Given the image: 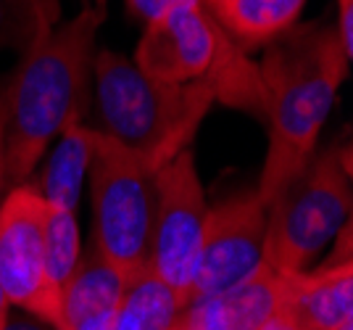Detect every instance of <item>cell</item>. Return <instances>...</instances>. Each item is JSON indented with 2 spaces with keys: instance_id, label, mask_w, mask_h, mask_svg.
<instances>
[{
  "instance_id": "cell-1",
  "label": "cell",
  "mask_w": 353,
  "mask_h": 330,
  "mask_svg": "<svg viewBox=\"0 0 353 330\" xmlns=\"http://www.w3.org/2000/svg\"><path fill=\"white\" fill-rule=\"evenodd\" d=\"M108 0H92L40 40L3 85L6 98V188L30 180L50 140L88 106L95 37Z\"/></svg>"
},
{
  "instance_id": "cell-2",
  "label": "cell",
  "mask_w": 353,
  "mask_h": 330,
  "mask_svg": "<svg viewBox=\"0 0 353 330\" xmlns=\"http://www.w3.org/2000/svg\"><path fill=\"white\" fill-rule=\"evenodd\" d=\"M348 61L338 30L322 24L290 27L266 48L259 77L266 90L269 151L256 185L266 206L314 156Z\"/></svg>"
},
{
  "instance_id": "cell-3",
  "label": "cell",
  "mask_w": 353,
  "mask_h": 330,
  "mask_svg": "<svg viewBox=\"0 0 353 330\" xmlns=\"http://www.w3.org/2000/svg\"><path fill=\"white\" fill-rule=\"evenodd\" d=\"M92 75L105 122L101 133L143 153L153 169H161L179 151L190 148L188 143L216 101L211 79L185 85L159 82L117 50L95 53Z\"/></svg>"
},
{
  "instance_id": "cell-4",
  "label": "cell",
  "mask_w": 353,
  "mask_h": 330,
  "mask_svg": "<svg viewBox=\"0 0 353 330\" xmlns=\"http://www.w3.org/2000/svg\"><path fill=\"white\" fill-rule=\"evenodd\" d=\"M348 148L322 151L266 206L264 264L303 272L351 214Z\"/></svg>"
},
{
  "instance_id": "cell-5",
  "label": "cell",
  "mask_w": 353,
  "mask_h": 330,
  "mask_svg": "<svg viewBox=\"0 0 353 330\" xmlns=\"http://www.w3.org/2000/svg\"><path fill=\"white\" fill-rule=\"evenodd\" d=\"M88 172L95 251L130 280L148 267L156 169L143 153L95 130Z\"/></svg>"
},
{
  "instance_id": "cell-6",
  "label": "cell",
  "mask_w": 353,
  "mask_h": 330,
  "mask_svg": "<svg viewBox=\"0 0 353 330\" xmlns=\"http://www.w3.org/2000/svg\"><path fill=\"white\" fill-rule=\"evenodd\" d=\"M206 195L190 148L179 151L153 175V222L148 270L188 304L192 270L206 225Z\"/></svg>"
},
{
  "instance_id": "cell-7",
  "label": "cell",
  "mask_w": 353,
  "mask_h": 330,
  "mask_svg": "<svg viewBox=\"0 0 353 330\" xmlns=\"http://www.w3.org/2000/svg\"><path fill=\"white\" fill-rule=\"evenodd\" d=\"M45 211L30 182L0 201V288L11 304L61 330V291L45 270Z\"/></svg>"
},
{
  "instance_id": "cell-8",
  "label": "cell",
  "mask_w": 353,
  "mask_h": 330,
  "mask_svg": "<svg viewBox=\"0 0 353 330\" xmlns=\"http://www.w3.org/2000/svg\"><path fill=\"white\" fill-rule=\"evenodd\" d=\"M266 204L256 191L237 193L208 209L188 301L227 291L264 262Z\"/></svg>"
},
{
  "instance_id": "cell-9",
  "label": "cell",
  "mask_w": 353,
  "mask_h": 330,
  "mask_svg": "<svg viewBox=\"0 0 353 330\" xmlns=\"http://www.w3.org/2000/svg\"><path fill=\"white\" fill-rule=\"evenodd\" d=\"M282 272L259 264L243 283L188 301L172 330H261L280 312Z\"/></svg>"
},
{
  "instance_id": "cell-10",
  "label": "cell",
  "mask_w": 353,
  "mask_h": 330,
  "mask_svg": "<svg viewBox=\"0 0 353 330\" xmlns=\"http://www.w3.org/2000/svg\"><path fill=\"white\" fill-rule=\"evenodd\" d=\"M280 315L301 330H335L353 320V264L327 262L311 272H282Z\"/></svg>"
},
{
  "instance_id": "cell-11",
  "label": "cell",
  "mask_w": 353,
  "mask_h": 330,
  "mask_svg": "<svg viewBox=\"0 0 353 330\" xmlns=\"http://www.w3.org/2000/svg\"><path fill=\"white\" fill-rule=\"evenodd\" d=\"M124 285L127 278L92 251L61 288V330H114Z\"/></svg>"
},
{
  "instance_id": "cell-12",
  "label": "cell",
  "mask_w": 353,
  "mask_h": 330,
  "mask_svg": "<svg viewBox=\"0 0 353 330\" xmlns=\"http://www.w3.org/2000/svg\"><path fill=\"white\" fill-rule=\"evenodd\" d=\"M208 16L216 21L243 53L269 46L295 27L306 0H201Z\"/></svg>"
},
{
  "instance_id": "cell-13",
  "label": "cell",
  "mask_w": 353,
  "mask_h": 330,
  "mask_svg": "<svg viewBox=\"0 0 353 330\" xmlns=\"http://www.w3.org/2000/svg\"><path fill=\"white\" fill-rule=\"evenodd\" d=\"M59 135L61 140L56 151H53V156L48 159L43 180L34 188L45 198L48 206L77 211L82 182H85V172L90 169L95 130L85 127L82 117H74V119L63 124V130H61Z\"/></svg>"
},
{
  "instance_id": "cell-14",
  "label": "cell",
  "mask_w": 353,
  "mask_h": 330,
  "mask_svg": "<svg viewBox=\"0 0 353 330\" xmlns=\"http://www.w3.org/2000/svg\"><path fill=\"white\" fill-rule=\"evenodd\" d=\"M179 312L174 291L145 267L124 285L114 330H172Z\"/></svg>"
},
{
  "instance_id": "cell-15",
  "label": "cell",
  "mask_w": 353,
  "mask_h": 330,
  "mask_svg": "<svg viewBox=\"0 0 353 330\" xmlns=\"http://www.w3.org/2000/svg\"><path fill=\"white\" fill-rule=\"evenodd\" d=\"M61 24V0H0V48L30 53Z\"/></svg>"
},
{
  "instance_id": "cell-16",
  "label": "cell",
  "mask_w": 353,
  "mask_h": 330,
  "mask_svg": "<svg viewBox=\"0 0 353 330\" xmlns=\"http://www.w3.org/2000/svg\"><path fill=\"white\" fill-rule=\"evenodd\" d=\"M79 264V227L77 214L59 206H48L45 211V270L56 288L72 278Z\"/></svg>"
},
{
  "instance_id": "cell-17",
  "label": "cell",
  "mask_w": 353,
  "mask_h": 330,
  "mask_svg": "<svg viewBox=\"0 0 353 330\" xmlns=\"http://www.w3.org/2000/svg\"><path fill=\"white\" fill-rule=\"evenodd\" d=\"M124 3H127V8H130L137 19H143L148 24V21L169 14V11H174V8L195 6V3H201V0H124Z\"/></svg>"
},
{
  "instance_id": "cell-18",
  "label": "cell",
  "mask_w": 353,
  "mask_h": 330,
  "mask_svg": "<svg viewBox=\"0 0 353 330\" xmlns=\"http://www.w3.org/2000/svg\"><path fill=\"white\" fill-rule=\"evenodd\" d=\"M338 37L343 43V50L345 56L351 59L353 56V0H338Z\"/></svg>"
},
{
  "instance_id": "cell-19",
  "label": "cell",
  "mask_w": 353,
  "mask_h": 330,
  "mask_svg": "<svg viewBox=\"0 0 353 330\" xmlns=\"http://www.w3.org/2000/svg\"><path fill=\"white\" fill-rule=\"evenodd\" d=\"M6 191V98L0 88V198Z\"/></svg>"
},
{
  "instance_id": "cell-20",
  "label": "cell",
  "mask_w": 353,
  "mask_h": 330,
  "mask_svg": "<svg viewBox=\"0 0 353 330\" xmlns=\"http://www.w3.org/2000/svg\"><path fill=\"white\" fill-rule=\"evenodd\" d=\"M3 330H56V328H45L40 322H32V320H21V317H11L8 315V322H6V328Z\"/></svg>"
},
{
  "instance_id": "cell-21",
  "label": "cell",
  "mask_w": 353,
  "mask_h": 330,
  "mask_svg": "<svg viewBox=\"0 0 353 330\" xmlns=\"http://www.w3.org/2000/svg\"><path fill=\"white\" fill-rule=\"evenodd\" d=\"M261 330H301V328H298L295 322H290V320H288L285 315H280V312H277V315L272 317V320H269V322H266Z\"/></svg>"
},
{
  "instance_id": "cell-22",
  "label": "cell",
  "mask_w": 353,
  "mask_h": 330,
  "mask_svg": "<svg viewBox=\"0 0 353 330\" xmlns=\"http://www.w3.org/2000/svg\"><path fill=\"white\" fill-rule=\"evenodd\" d=\"M8 307H11V301L6 299V293H3V288H0V330L6 328V322H8Z\"/></svg>"
},
{
  "instance_id": "cell-23",
  "label": "cell",
  "mask_w": 353,
  "mask_h": 330,
  "mask_svg": "<svg viewBox=\"0 0 353 330\" xmlns=\"http://www.w3.org/2000/svg\"><path fill=\"white\" fill-rule=\"evenodd\" d=\"M335 330H353V320H348V322H343L340 328H335Z\"/></svg>"
}]
</instances>
